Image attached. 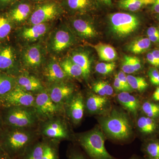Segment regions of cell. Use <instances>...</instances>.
Segmentation results:
<instances>
[{"label": "cell", "mask_w": 159, "mask_h": 159, "mask_svg": "<svg viewBox=\"0 0 159 159\" xmlns=\"http://www.w3.org/2000/svg\"><path fill=\"white\" fill-rule=\"evenodd\" d=\"M69 57L82 69L84 78H88L90 74L91 67V61L88 54L84 51H76L72 52Z\"/></svg>", "instance_id": "7402d4cb"}, {"label": "cell", "mask_w": 159, "mask_h": 159, "mask_svg": "<svg viewBox=\"0 0 159 159\" xmlns=\"http://www.w3.org/2000/svg\"><path fill=\"white\" fill-rule=\"evenodd\" d=\"M42 70L45 80L50 85L65 81L68 77L61 68L59 61L53 56L48 57Z\"/></svg>", "instance_id": "4fadbf2b"}, {"label": "cell", "mask_w": 159, "mask_h": 159, "mask_svg": "<svg viewBox=\"0 0 159 159\" xmlns=\"http://www.w3.org/2000/svg\"><path fill=\"white\" fill-rule=\"evenodd\" d=\"M147 61L151 65L156 68H159V62L157 61L156 58L154 57L153 54H152V52H149L147 54L146 56Z\"/></svg>", "instance_id": "b9f144b4"}, {"label": "cell", "mask_w": 159, "mask_h": 159, "mask_svg": "<svg viewBox=\"0 0 159 159\" xmlns=\"http://www.w3.org/2000/svg\"><path fill=\"white\" fill-rule=\"evenodd\" d=\"M94 48L99 58L103 61L111 62L117 58L116 51L110 45L100 43L94 45Z\"/></svg>", "instance_id": "d4e9b609"}, {"label": "cell", "mask_w": 159, "mask_h": 159, "mask_svg": "<svg viewBox=\"0 0 159 159\" xmlns=\"http://www.w3.org/2000/svg\"><path fill=\"white\" fill-rule=\"evenodd\" d=\"M114 88L117 90V91H120V92H125V89L123 87L122 83L120 82V80L117 77V74L115 75V79H114Z\"/></svg>", "instance_id": "ee69618b"}, {"label": "cell", "mask_w": 159, "mask_h": 159, "mask_svg": "<svg viewBox=\"0 0 159 159\" xmlns=\"http://www.w3.org/2000/svg\"><path fill=\"white\" fill-rule=\"evenodd\" d=\"M70 24L74 31L82 38L88 39L97 36V31L88 20L81 17L74 18L70 20Z\"/></svg>", "instance_id": "d6986e66"}, {"label": "cell", "mask_w": 159, "mask_h": 159, "mask_svg": "<svg viewBox=\"0 0 159 159\" xmlns=\"http://www.w3.org/2000/svg\"><path fill=\"white\" fill-rule=\"evenodd\" d=\"M0 159H11L8 156L6 155V154L2 155L0 156Z\"/></svg>", "instance_id": "db71d44e"}, {"label": "cell", "mask_w": 159, "mask_h": 159, "mask_svg": "<svg viewBox=\"0 0 159 159\" xmlns=\"http://www.w3.org/2000/svg\"><path fill=\"white\" fill-rule=\"evenodd\" d=\"M35 139V133L30 129L3 125L0 129V145L11 159H19Z\"/></svg>", "instance_id": "6da1fadb"}, {"label": "cell", "mask_w": 159, "mask_h": 159, "mask_svg": "<svg viewBox=\"0 0 159 159\" xmlns=\"http://www.w3.org/2000/svg\"><path fill=\"white\" fill-rule=\"evenodd\" d=\"M16 0H0V8L3 9L16 2Z\"/></svg>", "instance_id": "bcb514c9"}, {"label": "cell", "mask_w": 159, "mask_h": 159, "mask_svg": "<svg viewBox=\"0 0 159 159\" xmlns=\"http://www.w3.org/2000/svg\"><path fill=\"white\" fill-rule=\"evenodd\" d=\"M152 99L155 102L159 101V86L157 88L152 95Z\"/></svg>", "instance_id": "f907efd6"}, {"label": "cell", "mask_w": 159, "mask_h": 159, "mask_svg": "<svg viewBox=\"0 0 159 159\" xmlns=\"http://www.w3.org/2000/svg\"><path fill=\"white\" fill-rule=\"evenodd\" d=\"M47 49L42 42L22 47L20 59L23 70L33 72L42 70L47 61Z\"/></svg>", "instance_id": "8992f818"}, {"label": "cell", "mask_w": 159, "mask_h": 159, "mask_svg": "<svg viewBox=\"0 0 159 159\" xmlns=\"http://www.w3.org/2000/svg\"><path fill=\"white\" fill-rule=\"evenodd\" d=\"M16 85V77L0 71V99L12 90Z\"/></svg>", "instance_id": "83f0119b"}, {"label": "cell", "mask_w": 159, "mask_h": 159, "mask_svg": "<svg viewBox=\"0 0 159 159\" xmlns=\"http://www.w3.org/2000/svg\"><path fill=\"white\" fill-rule=\"evenodd\" d=\"M151 42L148 38H140L134 40L129 45L128 50L135 54L144 53L150 48Z\"/></svg>", "instance_id": "f546056e"}, {"label": "cell", "mask_w": 159, "mask_h": 159, "mask_svg": "<svg viewBox=\"0 0 159 159\" xmlns=\"http://www.w3.org/2000/svg\"><path fill=\"white\" fill-rule=\"evenodd\" d=\"M30 1L31 2H34L39 3L45 2V1H48V0H30Z\"/></svg>", "instance_id": "11a10c76"}, {"label": "cell", "mask_w": 159, "mask_h": 159, "mask_svg": "<svg viewBox=\"0 0 159 159\" xmlns=\"http://www.w3.org/2000/svg\"><path fill=\"white\" fill-rule=\"evenodd\" d=\"M2 107H34L35 95L16 86L13 89L1 98Z\"/></svg>", "instance_id": "7c38bea8"}, {"label": "cell", "mask_w": 159, "mask_h": 159, "mask_svg": "<svg viewBox=\"0 0 159 159\" xmlns=\"http://www.w3.org/2000/svg\"><path fill=\"white\" fill-rule=\"evenodd\" d=\"M158 18H159V14H158Z\"/></svg>", "instance_id": "6125c7cd"}, {"label": "cell", "mask_w": 159, "mask_h": 159, "mask_svg": "<svg viewBox=\"0 0 159 159\" xmlns=\"http://www.w3.org/2000/svg\"><path fill=\"white\" fill-rule=\"evenodd\" d=\"M15 26L8 14L0 15V43L6 41Z\"/></svg>", "instance_id": "4316f807"}, {"label": "cell", "mask_w": 159, "mask_h": 159, "mask_svg": "<svg viewBox=\"0 0 159 159\" xmlns=\"http://www.w3.org/2000/svg\"><path fill=\"white\" fill-rule=\"evenodd\" d=\"M78 141L91 159H116L105 146V137L101 131L95 129L83 134Z\"/></svg>", "instance_id": "5b68a950"}, {"label": "cell", "mask_w": 159, "mask_h": 159, "mask_svg": "<svg viewBox=\"0 0 159 159\" xmlns=\"http://www.w3.org/2000/svg\"><path fill=\"white\" fill-rule=\"evenodd\" d=\"M0 116L3 125L14 128H31L39 119L34 107H2Z\"/></svg>", "instance_id": "7a4b0ae2"}, {"label": "cell", "mask_w": 159, "mask_h": 159, "mask_svg": "<svg viewBox=\"0 0 159 159\" xmlns=\"http://www.w3.org/2000/svg\"><path fill=\"white\" fill-rule=\"evenodd\" d=\"M151 3L148 1H127L120 0L119 6L120 8L131 11H136L142 9L144 6L150 5Z\"/></svg>", "instance_id": "836d02e7"}, {"label": "cell", "mask_w": 159, "mask_h": 159, "mask_svg": "<svg viewBox=\"0 0 159 159\" xmlns=\"http://www.w3.org/2000/svg\"><path fill=\"white\" fill-rule=\"evenodd\" d=\"M23 71L20 50L11 43H0V71L16 77Z\"/></svg>", "instance_id": "9c48e42d"}, {"label": "cell", "mask_w": 159, "mask_h": 159, "mask_svg": "<svg viewBox=\"0 0 159 159\" xmlns=\"http://www.w3.org/2000/svg\"><path fill=\"white\" fill-rule=\"evenodd\" d=\"M64 24L54 27L46 38L45 46L50 56L59 57L75 43L74 34Z\"/></svg>", "instance_id": "277c9868"}, {"label": "cell", "mask_w": 159, "mask_h": 159, "mask_svg": "<svg viewBox=\"0 0 159 159\" xmlns=\"http://www.w3.org/2000/svg\"><path fill=\"white\" fill-rule=\"evenodd\" d=\"M16 79V86L34 95L45 89L40 79L28 71L23 70Z\"/></svg>", "instance_id": "2e32d148"}, {"label": "cell", "mask_w": 159, "mask_h": 159, "mask_svg": "<svg viewBox=\"0 0 159 159\" xmlns=\"http://www.w3.org/2000/svg\"><path fill=\"white\" fill-rule=\"evenodd\" d=\"M59 61L63 70L68 77L76 78L83 77V72L82 69L74 62L70 57H65L61 61Z\"/></svg>", "instance_id": "484cf974"}, {"label": "cell", "mask_w": 159, "mask_h": 159, "mask_svg": "<svg viewBox=\"0 0 159 159\" xmlns=\"http://www.w3.org/2000/svg\"><path fill=\"white\" fill-rule=\"evenodd\" d=\"M93 90L96 94L99 95V96H102V97L106 96L105 92L103 90L99 81L94 84L93 86Z\"/></svg>", "instance_id": "60d3db41"}, {"label": "cell", "mask_w": 159, "mask_h": 159, "mask_svg": "<svg viewBox=\"0 0 159 159\" xmlns=\"http://www.w3.org/2000/svg\"><path fill=\"white\" fill-rule=\"evenodd\" d=\"M152 54H153L154 57L157 60V61L159 62V50H155L151 52Z\"/></svg>", "instance_id": "816d5d0a"}, {"label": "cell", "mask_w": 159, "mask_h": 159, "mask_svg": "<svg viewBox=\"0 0 159 159\" xmlns=\"http://www.w3.org/2000/svg\"><path fill=\"white\" fill-rule=\"evenodd\" d=\"M43 142H34L19 159H43Z\"/></svg>", "instance_id": "4dcf8cb0"}, {"label": "cell", "mask_w": 159, "mask_h": 159, "mask_svg": "<svg viewBox=\"0 0 159 159\" xmlns=\"http://www.w3.org/2000/svg\"><path fill=\"white\" fill-rule=\"evenodd\" d=\"M42 126L43 135L54 140H61L68 138V132L66 126L59 119H48Z\"/></svg>", "instance_id": "9a60e30c"}, {"label": "cell", "mask_w": 159, "mask_h": 159, "mask_svg": "<svg viewBox=\"0 0 159 159\" xmlns=\"http://www.w3.org/2000/svg\"><path fill=\"white\" fill-rule=\"evenodd\" d=\"M47 90L52 101L60 106L70 99L74 93V88L70 84L63 81L51 84Z\"/></svg>", "instance_id": "e0dca14e"}, {"label": "cell", "mask_w": 159, "mask_h": 159, "mask_svg": "<svg viewBox=\"0 0 159 159\" xmlns=\"http://www.w3.org/2000/svg\"><path fill=\"white\" fill-rule=\"evenodd\" d=\"M64 11L74 14H83L95 9L94 0H61Z\"/></svg>", "instance_id": "ac0fdd59"}, {"label": "cell", "mask_w": 159, "mask_h": 159, "mask_svg": "<svg viewBox=\"0 0 159 159\" xmlns=\"http://www.w3.org/2000/svg\"><path fill=\"white\" fill-rule=\"evenodd\" d=\"M111 30L119 37H125L139 28L140 20L135 15L127 12L112 13L108 16Z\"/></svg>", "instance_id": "30bf717a"}, {"label": "cell", "mask_w": 159, "mask_h": 159, "mask_svg": "<svg viewBox=\"0 0 159 159\" xmlns=\"http://www.w3.org/2000/svg\"><path fill=\"white\" fill-rule=\"evenodd\" d=\"M129 159H139V158H138V157L136 156H134L132 157L131 158H130Z\"/></svg>", "instance_id": "680465c9"}, {"label": "cell", "mask_w": 159, "mask_h": 159, "mask_svg": "<svg viewBox=\"0 0 159 159\" xmlns=\"http://www.w3.org/2000/svg\"><path fill=\"white\" fill-rule=\"evenodd\" d=\"M2 107V102H1V99H0V108H1V107Z\"/></svg>", "instance_id": "91938a15"}, {"label": "cell", "mask_w": 159, "mask_h": 159, "mask_svg": "<svg viewBox=\"0 0 159 159\" xmlns=\"http://www.w3.org/2000/svg\"><path fill=\"white\" fill-rule=\"evenodd\" d=\"M39 119H52L60 111V106L54 103L49 96L47 89L35 95L34 107Z\"/></svg>", "instance_id": "8fae6325"}, {"label": "cell", "mask_w": 159, "mask_h": 159, "mask_svg": "<svg viewBox=\"0 0 159 159\" xmlns=\"http://www.w3.org/2000/svg\"><path fill=\"white\" fill-rule=\"evenodd\" d=\"M102 4H104L106 6H111L112 5L111 0H97Z\"/></svg>", "instance_id": "f5cc1de1"}, {"label": "cell", "mask_w": 159, "mask_h": 159, "mask_svg": "<svg viewBox=\"0 0 159 159\" xmlns=\"http://www.w3.org/2000/svg\"><path fill=\"white\" fill-rule=\"evenodd\" d=\"M106 96H111L113 94V89L108 83L104 81H99Z\"/></svg>", "instance_id": "ab89813d"}, {"label": "cell", "mask_w": 159, "mask_h": 159, "mask_svg": "<svg viewBox=\"0 0 159 159\" xmlns=\"http://www.w3.org/2000/svg\"><path fill=\"white\" fill-rule=\"evenodd\" d=\"M142 109L145 116L158 121L159 103L150 101H145L142 104Z\"/></svg>", "instance_id": "1f68e13d"}, {"label": "cell", "mask_w": 159, "mask_h": 159, "mask_svg": "<svg viewBox=\"0 0 159 159\" xmlns=\"http://www.w3.org/2000/svg\"><path fill=\"white\" fill-rule=\"evenodd\" d=\"M151 5L152 11L154 13L159 14V0H153Z\"/></svg>", "instance_id": "7dc6e473"}, {"label": "cell", "mask_w": 159, "mask_h": 159, "mask_svg": "<svg viewBox=\"0 0 159 159\" xmlns=\"http://www.w3.org/2000/svg\"><path fill=\"white\" fill-rule=\"evenodd\" d=\"M3 122L2 121V118H1V116H0V129L3 126Z\"/></svg>", "instance_id": "6f0895ef"}, {"label": "cell", "mask_w": 159, "mask_h": 159, "mask_svg": "<svg viewBox=\"0 0 159 159\" xmlns=\"http://www.w3.org/2000/svg\"><path fill=\"white\" fill-rule=\"evenodd\" d=\"M117 75L120 82L122 83V85H123V87L125 89V92H128V93L132 92L133 90L129 84L126 74L122 71H120Z\"/></svg>", "instance_id": "74e56055"}, {"label": "cell", "mask_w": 159, "mask_h": 159, "mask_svg": "<svg viewBox=\"0 0 159 159\" xmlns=\"http://www.w3.org/2000/svg\"><path fill=\"white\" fill-rule=\"evenodd\" d=\"M117 99L119 103L129 111L136 115L140 107V102L136 97L131 95L128 92H122L118 94Z\"/></svg>", "instance_id": "603a6c76"}, {"label": "cell", "mask_w": 159, "mask_h": 159, "mask_svg": "<svg viewBox=\"0 0 159 159\" xmlns=\"http://www.w3.org/2000/svg\"><path fill=\"white\" fill-rule=\"evenodd\" d=\"M43 159H58L56 148L51 143L43 142Z\"/></svg>", "instance_id": "e575fe53"}, {"label": "cell", "mask_w": 159, "mask_h": 159, "mask_svg": "<svg viewBox=\"0 0 159 159\" xmlns=\"http://www.w3.org/2000/svg\"><path fill=\"white\" fill-rule=\"evenodd\" d=\"M84 108V101L81 94L77 93L71 97V100L69 101L68 113L75 124H79L82 120Z\"/></svg>", "instance_id": "ffe728a7"}, {"label": "cell", "mask_w": 159, "mask_h": 159, "mask_svg": "<svg viewBox=\"0 0 159 159\" xmlns=\"http://www.w3.org/2000/svg\"><path fill=\"white\" fill-rule=\"evenodd\" d=\"M5 154L4 151H3L1 145H0V156L2 155Z\"/></svg>", "instance_id": "9f6ffc18"}, {"label": "cell", "mask_w": 159, "mask_h": 159, "mask_svg": "<svg viewBox=\"0 0 159 159\" xmlns=\"http://www.w3.org/2000/svg\"><path fill=\"white\" fill-rule=\"evenodd\" d=\"M130 59L136 72L140 70L142 68V64L140 59L138 57L132 56H130Z\"/></svg>", "instance_id": "7bdbcfd3"}, {"label": "cell", "mask_w": 159, "mask_h": 159, "mask_svg": "<svg viewBox=\"0 0 159 159\" xmlns=\"http://www.w3.org/2000/svg\"><path fill=\"white\" fill-rule=\"evenodd\" d=\"M69 159H86L83 155L77 152H73L69 156Z\"/></svg>", "instance_id": "f6af8a7d"}, {"label": "cell", "mask_w": 159, "mask_h": 159, "mask_svg": "<svg viewBox=\"0 0 159 159\" xmlns=\"http://www.w3.org/2000/svg\"><path fill=\"white\" fill-rule=\"evenodd\" d=\"M148 76L152 84L159 77V71L157 68H151L148 72Z\"/></svg>", "instance_id": "f35d334b"}, {"label": "cell", "mask_w": 159, "mask_h": 159, "mask_svg": "<svg viewBox=\"0 0 159 159\" xmlns=\"http://www.w3.org/2000/svg\"><path fill=\"white\" fill-rule=\"evenodd\" d=\"M54 27L53 22L38 25L25 24L16 29V37L22 47H25L43 41Z\"/></svg>", "instance_id": "ba28073f"}, {"label": "cell", "mask_w": 159, "mask_h": 159, "mask_svg": "<svg viewBox=\"0 0 159 159\" xmlns=\"http://www.w3.org/2000/svg\"><path fill=\"white\" fill-rule=\"evenodd\" d=\"M34 7L30 0L16 1L12 4L8 15L15 25L20 27L27 22Z\"/></svg>", "instance_id": "5bb4252c"}, {"label": "cell", "mask_w": 159, "mask_h": 159, "mask_svg": "<svg viewBox=\"0 0 159 159\" xmlns=\"http://www.w3.org/2000/svg\"><path fill=\"white\" fill-rule=\"evenodd\" d=\"M127 79L129 86L133 90L142 92L145 91L148 88V83L143 77L128 75H127Z\"/></svg>", "instance_id": "d6a6232c"}, {"label": "cell", "mask_w": 159, "mask_h": 159, "mask_svg": "<svg viewBox=\"0 0 159 159\" xmlns=\"http://www.w3.org/2000/svg\"><path fill=\"white\" fill-rule=\"evenodd\" d=\"M99 123L104 132L114 140L124 141L129 139L132 134V127L128 117L116 110L101 118Z\"/></svg>", "instance_id": "3957f363"}, {"label": "cell", "mask_w": 159, "mask_h": 159, "mask_svg": "<svg viewBox=\"0 0 159 159\" xmlns=\"http://www.w3.org/2000/svg\"><path fill=\"white\" fill-rule=\"evenodd\" d=\"M64 12L60 3L48 0L37 3L26 24L38 25L53 22Z\"/></svg>", "instance_id": "52a82bcc"}, {"label": "cell", "mask_w": 159, "mask_h": 159, "mask_svg": "<svg viewBox=\"0 0 159 159\" xmlns=\"http://www.w3.org/2000/svg\"><path fill=\"white\" fill-rule=\"evenodd\" d=\"M116 63L111 61L108 63L100 62L97 64L95 67L96 72L102 75L110 74L115 70Z\"/></svg>", "instance_id": "d590c367"}, {"label": "cell", "mask_w": 159, "mask_h": 159, "mask_svg": "<svg viewBox=\"0 0 159 159\" xmlns=\"http://www.w3.org/2000/svg\"><path fill=\"white\" fill-rule=\"evenodd\" d=\"M145 159H150L146 157V158H145Z\"/></svg>", "instance_id": "94428289"}, {"label": "cell", "mask_w": 159, "mask_h": 159, "mask_svg": "<svg viewBox=\"0 0 159 159\" xmlns=\"http://www.w3.org/2000/svg\"><path fill=\"white\" fill-rule=\"evenodd\" d=\"M108 103V99L106 97H102L97 94H92L86 101V107L89 112L96 114L101 111Z\"/></svg>", "instance_id": "cb8c5ba5"}, {"label": "cell", "mask_w": 159, "mask_h": 159, "mask_svg": "<svg viewBox=\"0 0 159 159\" xmlns=\"http://www.w3.org/2000/svg\"><path fill=\"white\" fill-rule=\"evenodd\" d=\"M137 124L140 132L145 136H152L156 134L159 129L158 121L145 115L139 117Z\"/></svg>", "instance_id": "44dd1931"}, {"label": "cell", "mask_w": 159, "mask_h": 159, "mask_svg": "<svg viewBox=\"0 0 159 159\" xmlns=\"http://www.w3.org/2000/svg\"><path fill=\"white\" fill-rule=\"evenodd\" d=\"M142 150L146 157L150 159H159V139H147L143 144Z\"/></svg>", "instance_id": "f1b7e54d"}, {"label": "cell", "mask_w": 159, "mask_h": 159, "mask_svg": "<svg viewBox=\"0 0 159 159\" xmlns=\"http://www.w3.org/2000/svg\"><path fill=\"white\" fill-rule=\"evenodd\" d=\"M159 33V29L155 27H151L148 28L147 31V34L148 36Z\"/></svg>", "instance_id": "c3c4849f"}, {"label": "cell", "mask_w": 159, "mask_h": 159, "mask_svg": "<svg viewBox=\"0 0 159 159\" xmlns=\"http://www.w3.org/2000/svg\"><path fill=\"white\" fill-rule=\"evenodd\" d=\"M122 72L125 74H132L135 73L136 71L131 61L130 56L126 55L123 57L121 65Z\"/></svg>", "instance_id": "8d00e7d4"}, {"label": "cell", "mask_w": 159, "mask_h": 159, "mask_svg": "<svg viewBox=\"0 0 159 159\" xmlns=\"http://www.w3.org/2000/svg\"><path fill=\"white\" fill-rule=\"evenodd\" d=\"M148 38L151 43H159V33L148 36Z\"/></svg>", "instance_id": "681fc988"}]
</instances>
